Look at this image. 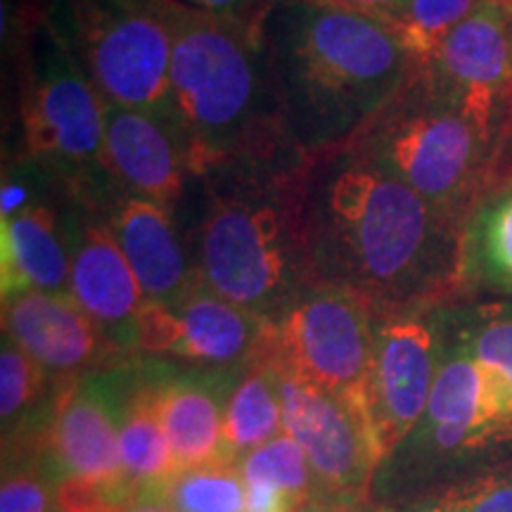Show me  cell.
Here are the masks:
<instances>
[{
	"instance_id": "484cf974",
	"label": "cell",
	"mask_w": 512,
	"mask_h": 512,
	"mask_svg": "<svg viewBox=\"0 0 512 512\" xmlns=\"http://www.w3.org/2000/svg\"><path fill=\"white\" fill-rule=\"evenodd\" d=\"M467 240L484 278L512 292V188L479 214Z\"/></svg>"
},
{
	"instance_id": "f1b7e54d",
	"label": "cell",
	"mask_w": 512,
	"mask_h": 512,
	"mask_svg": "<svg viewBox=\"0 0 512 512\" xmlns=\"http://www.w3.org/2000/svg\"><path fill=\"white\" fill-rule=\"evenodd\" d=\"M463 347L472 358L496 375L512 394V311H484L463 335Z\"/></svg>"
},
{
	"instance_id": "cb8c5ba5",
	"label": "cell",
	"mask_w": 512,
	"mask_h": 512,
	"mask_svg": "<svg viewBox=\"0 0 512 512\" xmlns=\"http://www.w3.org/2000/svg\"><path fill=\"white\" fill-rule=\"evenodd\" d=\"M174 512H245L247 484L235 463H216L176 472L164 484Z\"/></svg>"
},
{
	"instance_id": "836d02e7",
	"label": "cell",
	"mask_w": 512,
	"mask_h": 512,
	"mask_svg": "<svg viewBox=\"0 0 512 512\" xmlns=\"http://www.w3.org/2000/svg\"><path fill=\"white\" fill-rule=\"evenodd\" d=\"M304 3H318V5H332V8H344L354 12H366V15L394 19L399 17V12L406 0H304Z\"/></svg>"
},
{
	"instance_id": "9a60e30c",
	"label": "cell",
	"mask_w": 512,
	"mask_h": 512,
	"mask_svg": "<svg viewBox=\"0 0 512 512\" xmlns=\"http://www.w3.org/2000/svg\"><path fill=\"white\" fill-rule=\"evenodd\" d=\"M105 166L117 188L174 214L192 166L181 133L155 114L105 105Z\"/></svg>"
},
{
	"instance_id": "7c38bea8",
	"label": "cell",
	"mask_w": 512,
	"mask_h": 512,
	"mask_svg": "<svg viewBox=\"0 0 512 512\" xmlns=\"http://www.w3.org/2000/svg\"><path fill=\"white\" fill-rule=\"evenodd\" d=\"M437 337L425 320L394 313L377 323L368 415L382 458L425 418L437 380Z\"/></svg>"
},
{
	"instance_id": "4316f807",
	"label": "cell",
	"mask_w": 512,
	"mask_h": 512,
	"mask_svg": "<svg viewBox=\"0 0 512 512\" xmlns=\"http://www.w3.org/2000/svg\"><path fill=\"white\" fill-rule=\"evenodd\" d=\"M484 3L486 0H406L394 22L408 38L413 53L427 62L448 31L456 29Z\"/></svg>"
},
{
	"instance_id": "30bf717a",
	"label": "cell",
	"mask_w": 512,
	"mask_h": 512,
	"mask_svg": "<svg viewBox=\"0 0 512 512\" xmlns=\"http://www.w3.org/2000/svg\"><path fill=\"white\" fill-rule=\"evenodd\" d=\"M128 375L69 377L55 392L46 427L29 453L64 477H126L119 460V415ZM128 479V477H126Z\"/></svg>"
},
{
	"instance_id": "74e56055",
	"label": "cell",
	"mask_w": 512,
	"mask_h": 512,
	"mask_svg": "<svg viewBox=\"0 0 512 512\" xmlns=\"http://www.w3.org/2000/svg\"><path fill=\"white\" fill-rule=\"evenodd\" d=\"M491 3H496L498 8H503L508 15H512V0H491Z\"/></svg>"
},
{
	"instance_id": "277c9868",
	"label": "cell",
	"mask_w": 512,
	"mask_h": 512,
	"mask_svg": "<svg viewBox=\"0 0 512 512\" xmlns=\"http://www.w3.org/2000/svg\"><path fill=\"white\" fill-rule=\"evenodd\" d=\"M294 155L221 166L197 178L204 207L190 256L204 287L275 323L313 287L299 230Z\"/></svg>"
},
{
	"instance_id": "8fae6325",
	"label": "cell",
	"mask_w": 512,
	"mask_h": 512,
	"mask_svg": "<svg viewBox=\"0 0 512 512\" xmlns=\"http://www.w3.org/2000/svg\"><path fill=\"white\" fill-rule=\"evenodd\" d=\"M271 323L230 304L202 285L176 304H145L138 351L174 356L207 368L245 366L266 342Z\"/></svg>"
},
{
	"instance_id": "83f0119b",
	"label": "cell",
	"mask_w": 512,
	"mask_h": 512,
	"mask_svg": "<svg viewBox=\"0 0 512 512\" xmlns=\"http://www.w3.org/2000/svg\"><path fill=\"white\" fill-rule=\"evenodd\" d=\"M60 482L62 477L41 456H27L10 470L5 467L0 512H50Z\"/></svg>"
},
{
	"instance_id": "f546056e",
	"label": "cell",
	"mask_w": 512,
	"mask_h": 512,
	"mask_svg": "<svg viewBox=\"0 0 512 512\" xmlns=\"http://www.w3.org/2000/svg\"><path fill=\"white\" fill-rule=\"evenodd\" d=\"M48 176L41 166L27 162V169H10V174L3 176V188H0V221L12 219L22 214L24 209L34 207L41 200H36V181Z\"/></svg>"
},
{
	"instance_id": "9c48e42d",
	"label": "cell",
	"mask_w": 512,
	"mask_h": 512,
	"mask_svg": "<svg viewBox=\"0 0 512 512\" xmlns=\"http://www.w3.org/2000/svg\"><path fill=\"white\" fill-rule=\"evenodd\" d=\"M273 363L278 368L285 432L304 448L316 494L366 501L373 472L384 460L366 408L313 387L275 358Z\"/></svg>"
},
{
	"instance_id": "2e32d148",
	"label": "cell",
	"mask_w": 512,
	"mask_h": 512,
	"mask_svg": "<svg viewBox=\"0 0 512 512\" xmlns=\"http://www.w3.org/2000/svg\"><path fill=\"white\" fill-rule=\"evenodd\" d=\"M422 72L441 91L494 119L512 81V15L486 0L448 31Z\"/></svg>"
},
{
	"instance_id": "52a82bcc",
	"label": "cell",
	"mask_w": 512,
	"mask_h": 512,
	"mask_svg": "<svg viewBox=\"0 0 512 512\" xmlns=\"http://www.w3.org/2000/svg\"><path fill=\"white\" fill-rule=\"evenodd\" d=\"M105 105L155 114L178 131L171 34L157 0H36Z\"/></svg>"
},
{
	"instance_id": "ba28073f",
	"label": "cell",
	"mask_w": 512,
	"mask_h": 512,
	"mask_svg": "<svg viewBox=\"0 0 512 512\" xmlns=\"http://www.w3.org/2000/svg\"><path fill=\"white\" fill-rule=\"evenodd\" d=\"M377 316L375 306L354 292L313 285L271 323L268 349L304 382L368 411Z\"/></svg>"
},
{
	"instance_id": "5b68a950",
	"label": "cell",
	"mask_w": 512,
	"mask_h": 512,
	"mask_svg": "<svg viewBox=\"0 0 512 512\" xmlns=\"http://www.w3.org/2000/svg\"><path fill=\"white\" fill-rule=\"evenodd\" d=\"M19 79L27 159L53 178L67 202L98 214L121 192L105 166V102L36 0L22 15Z\"/></svg>"
},
{
	"instance_id": "d590c367",
	"label": "cell",
	"mask_w": 512,
	"mask_h": 512,
	"mask_svg": "<svg viewBox=\"0 0 512 512\" xmlns=\"http://www.w3.org/2000/svg\"><path fill=\"white\" fill-rule=\"evenodd\" d=\"M121 512H174L164 486H143Z\"/></svg>"
},
{
	"instance_id": "ffe728a7",
	"label": "cell",
	"mask_w": 512,
	"mask_h": 512,
	"mask_svg": "<svg viewBox=\"0 0 512 512\" xmlns=\"http://www.w3.org/2000/svg\"><path fill=\"white\" fill-rule=\"evenodd\" d=\"M72 249L64 216L46 202L0 221V292L69 294Z\"/></svg>"
},
{
	"instance_id": "5bb4252c",
	"label": "cell",
	"mask_w": 512,
	"mask_h": 512,
	"mask_svg": "<svg viewBox=\"0 0 512 512\" xmlns=\"http://www.w3.org/2000/svg\"><path fill=\"white\" fill-rule=\"evenodd\" d=\"M422 427L439 453L475 451L512 434V394L463 344L439 363Z\"/></svg>"
},
{
	"instance_id": "3957f363",
	"label": "cell",
	"mask_w": 512,
	"mask_h": 512,
	"mask_svg": "<svg viewBox=\"0 0 512 512\" xmlns=\"http://www.w3.org/2000/svg\"><path fill=\"white\" fill-rule=\"evenodd\" d=\"M157 5L171 34V98L195 178L228 164L292 155L261 31L183 0Z\"/></svg>"
},
{
	"instance_id": "d6986e66",
	"label": "cell",
	"mask_w": 512,
	"mask_h": 512,
	"mask_svg": "<svg viewBox=\"0 0 512 512\" xmlns=\"http://www.w3.org/2000/svg\"><path fill=\"white\" fill-rule=\"evenodd\" d=\"M157 408L176 472L190 467L226 463L223 415L230 377L221 373L162 375L155 373Z\"/></svg>"
},
{
	"instance_id": "8992f818",
	"label": "cell",
	"mask_w": 512,
	"mask_h": 512,
	"mask_svg": "<svg viewBox=\"0 0 512 512\" xmlns=\"http://www.w3.org/2000/svg\"><path fill=\"white\" fill-rule=\"evenodd\" d=\"M358 143L422 200L456 216H465L496 162L494 119L441 91L425 72Z\"/></svg>"
},
{
	"instance_id": "1f68e13d",
	"label": "cell",
	"mask_w": 512,
	"mask_h": 512,
	"mask_svg": "<svg viewBox=\"0 0 512 512\" xmlns=\"http://www.w3.org/2000/svg\"><path fill=\"white\" fill-rule=\"evenodd\" d=\"M183 3L207 12V15L228 19V22L242 24L247 29L261 31L275 0H183Z\"/></svg>"
},
{
	"instance_id": "6da1fadb",
	"label": "cell",
	"mask_w": 512,
	"mask_h": 512,
	"mask_svg": "<svg viewBox=\"0 0 512 512\" xmlns=\"http://www.w3.org/2000/svg\"><path fill=\"white\" fill-rule=\"evenodd\" d=\"M299 230L311 283L380 316L451 292L465 273L463 216L422 200L361 143L299 166Z\"/></svg>"
},
{
	"instance_id": "603a6c76",
	"label": "cell",
	"mask_w": 512,
	"mask_h": 512,
	"mask_svg": "<svg viewBox=\"0 0 512 512\" xmlns=\"http://www.w3.org/2000/svg\"><path fill=\"white\" fill-rule=\"evenodd\" d=\"M50 373L41 368L27 351H22L3 335L0 349V418H3L5 439L15 437L17 430L34 432V413L48 396ZM27 434V437H29ZM24 437V439H27Z\"/></svg>"
},
{
	"instance_id": "e575fe53",
	"label": "cell",
	"mask_w": 512,
	"mask_h": 512,
	"mask_svg": "<svg viewBox=\"0 0 512 512\" xmlns=\"http://www.w3.org/2000/svg\"><path fill=\"white\" fill-rule=\"evenodd\" d=\"M294 512H370L363 501H342L323 494H313L294 505Z\"/></svg>"
},
{
	"instance_id": "d4e9b609",
	"label": "cell",
	"mask_w": 512,
	"mask_h": 512,
	"mask_svg": "<svg viewBox=\"0 0 512 512\" xmlns=\"http://www.w3.org/2000/svg\"><path fill=\"white\" fill-rule=\"evenodd\" d=\"M235 465L240 467L245 482H268L278 486L297 503L316 494V479H313L309 458L287 432L254 448Z\"/></svg>"
},
{
	"instance_id": "7402d4cb",
	"label": "cell",
	"mask_w": 512,
	"mask_h": 512,
	"mask_svg": "<svg viewBox=\"0 0 512 512\" xmlns=\"http://www.w3.org/2000/svg\"><path fill=\"white\" fill-rule=\"evenodd\" d=\"M119 460L140 486H164L176 475L174 456L157 408L155 375H128L119 415Z\"/></svg>"
},
{
	"instance_id": "ac0fdd59",
	"label": "cell",
	"mask_w": 512,
	"mask_h": 512,
	"mask_svg": "<svg viewBox=\"0 0 512 512\" xmlns=\"http://www.w3.org/2000/svg\"><path fill=\"white\" fill-rule=\"evenodd\" d=\"M98 216L117 240L150 304L181 302L200 283L190 247L181 240L171 211L119 192Z\"/></svg>"
},
{
	"instance_id": "e0dca14e",
	"label": "cell",
	"mask_w": 512,
	"mask_h": 512,
	"mask_svg": "<svg viewBox=\"0 0 512 512\" xmlns=\"http://www.w3.org/2000/svg\"><path fill=\"white\" fill-rule=\"evenodd\" d=\"M3 335L57 377H79L117 356L69 294L24 292L3 299Z\"/></svg>"
},
{
	"instance_id": "7a4b0ae2",
	"label": "cell",
	"mask_w": 512,
	"mask_h": 512,
	"mask_svg": "<svg viewBox=\"0 0 512 512\" xmlns=\"http://www.w3.org/2000/svg\"><path fill=\"white\" fill-rule=\"evenodd\" d=\"M261 36L285 143L302 162L366 138L425 67L392 19L332 5L275 0Z\"/></svg>"
},
{
	"instance_id": "44dd1931",
	"label": "cell",
	"mask_w": 512,
	"mask_h": 512,
	"mask_svg": "<svg viewBox=\"0 0 512 512\" xmlns=\"http://www.w3.org/2000/svg\"><path fill=\"white\" fill-rule=\"evenodd\" d=\"M280 434H285V422L278 368L264 342L252 361L242 366L240 380L228 394L226 415H223L226 463H238L254 448L268 444Z\"/></svg>"
},
{
	"instance_id": "d6a6232c",
	"label": "cell",
	"mask_w": 512,
	"mask_h": 512,
	"mask_svg": "<svg viewBox=\"0 0 512 512\" xmlns=\"http://www.w3.org/2000/svg\"><path fill=\"white\" fill-rule=\"evenodd\" d=\"M247 484V501L245 512H294L297 501L290 494H285L278 486L268 482H245Z\"/></svg>"
},
{
	"instance_id": "4fadbf2b",
	"label": "cell",
	"mask_w": 512,
	"mask_h": 512,
	"mask_svg": "<svg viewBox=\"0 0 512 512\" xmlns=\"http://www.w3.org/2000/svg\"><path fill=\"white\" fill-rule=\"evenodd\" d=\"M64 226L72 249L69 297L117 354H133L147 304L136 273L95 211L69 202Z\"/></svg>"
},
{
	"instance_id": "4dcf8cb0",
	"label": "cell",
	"mask_w": 512,
	"mask_h": 512,
	"mask_svg": "<svg viewBox=\"0 0 512 512\" xmlns=\"http://www.w3.org/2000/svg\"><path fill=\"white\" fill-rule=\"evenodd\" d=\"M448 496L458 512H512V479H484Z\"/></svg>"
},
{
	"instance_id": "f35d334b",
	"label": "cell",
	"mask_w": 512,
	"mask_h": 512,
	"mask_svg": "<svg viewBox=\"0 0 512 512\" xmlns=\"http://www.w3.org/2000/svg\"><path fill=\"white\" fill-rule=\"evenodd\" d=\"M510 83H512V81H510Z\"/></svg>"
},
{
	"instance_id": "8d00e7d4",
	"label": "cell",
	"mask_w": 512,
	"mask_h": 512,
	"mask_svg": "<svg viewBox=\"0 0 512 512\" xmlns=\"http://www.w3.org/2000/svg\"><path fill=\"white\" fill-rule=\"evenodd\" d=\"M389 512H458L456 503H453L451 496H441V498H432V501H420L408 505V508L401 510H389Z\"/></svg>"
}]
</instances>
